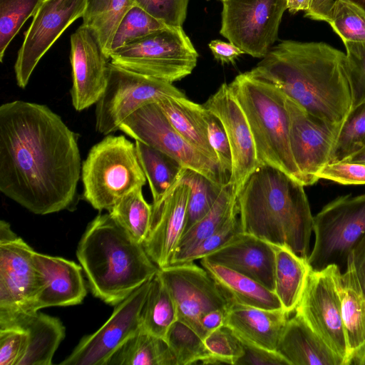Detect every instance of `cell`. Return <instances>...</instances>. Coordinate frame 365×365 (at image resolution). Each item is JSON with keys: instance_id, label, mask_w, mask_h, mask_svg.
I'll return each mask as SVG.
<instances>
[{"instance_id": "cell-1", "label": "cell", "mask_w": 365, "mask_h": 365, "mask_svg": "<svg viewBox=\"0 0 365 365\" xmlns=\"http://www.w3.org/2000/svg\"><path fill=\"white\" fill-rule=\"evenodd\" d=\"M78 135L47 106L16 100L0 106V191L29 211L73 208L81 178Z\"/></svg>"}, {"instance_id": "cell-2", "label": "cell", "mask_w": 365, "mask_h": 365, "mask_svg": "<svg viewBox=\"0 0 365 365\" xmlns=\"http://www.w3.org/2000/svg\"><path fill=\"white\" fill-rule=\"evenodd\" d=\"M250 71L331 124L341 125L352 108L346 53L327 43L283 41Z\"/></svg>"}, {"instance_id": "cell-3", "label": "cell", "mask_w": 365, "mask_h": 365, "mask_svg": "<svg viewBox=\"0 0 365 365\" xmlns=\"http://www.w3.org/2000/svg\"><path fill=\"white\" fill-rule=\"evenodd\" d=\"M304 187L283 171L260 165L237 196L242 232L307 259L314 216Z\"/></svg>"}, {"instance_id": "cell-4", "label": "cell", "mask_w": 365, "mask_h": 365, "mask_svg": "<svg viewBox=\"0 0 365 365\" xmlns=\"http://www.w3.org/2000/svg\"><path fill=\"white\" fill-rule=\"evenodd\" d=\"M76 255L93 294L110 305L123 301L159 270L143 244L109 212L88 224Z\"/></svg>"}, {"instance_id": "cell-5", "label": "cell", "mask_w": 365, "mask_h": 365, "mask_svg": "<svg viewBox=\"0 0 365 365\" xmlns=\"http://www.w3.org/2000/svg\"><path fill=\"white\" fill-rule=\"evenodd\" d=\"M229 85L247 118L260 165L274 167L302 184L290 148L285 94L250 71Z\"/></svg>"}, {"instance_id": "cell-6", "label": "cell", "mask_w": 365, "mask_h": 365, "mask_svg": "<svg viewBox=\"0 0 365 365\" xmlns=\"http://www.w3.org/2000/svg\"><path fill=\"white\" fill-rule=\"evenodd\" d=\"M83 197L94 209L110 212L125 195L146 182L135 144L124 135H108L82 163Z\"/></svg>"}, {"instance_id": "cell-7", "label": "cell", "mask_w": 365, "mask_h": 365, "mask_svg": "<svg viewBox=\"0 0 365 365\" xmlns=\"http://www.w3.org/2000/svg\"><path fill=\"white\" fill-rule=\"evenodd\" d=\"M198 53L182 26H168L110 55L115 66L173 83L190 75Z\"/></svg>"}, {"instance_id": "cell-8", "label": "cell", "mask_w": 365, "mask_h": 365, "mask_svg": "<svg viewBox=\"0 0 365 365\" xmlns=\"http://www.w3.org/2000/svg\"><path fill=\"white\" fill-rule=\"evenodd\" d=\"M165 96L186 97L171 83L110 62L106 89L96 103V130L103 135H110L136 110Z\"/></svg>"}, {"instance_id": "cell-9", "label": "cell", "mask_w": 365, "mask_h": 365, "mask_svg": "<svg viewBox=\"0 0 365 365\" xmlns=\"http://www.w3.org/2000/svg\"><path fill=\"white\" fill-rule=\"evenodd\" d=\"M315 242L307 261L314 270L345 259L365 236V193L338 197L314 217Z\"/></svg>"}, {"instance_id": "cell-10", "label": "cell", "mask_w": 365, "mask_h": 365, "mask_svg": "<svg viewBox=\"0 0 365 365\" xmlns=\"http://www.w3.org/2000/svg\"><path fill=\"white\" fill-rule=\"evenodd\" d=\"M34 252L7 222L1 220L0 327L20 314L31 312L41 289L33 258Z\"/></svg>"}, {"instance_id": "cell-11", "label": "cell", "mask_w": 365, "mask_h": 365, "mask_svg": "<svg viewBox=\"0 0 365 365\" xmlns=\"http://www.w3.org/2000/svg\"><path fill=\"white\" fill-rule=\"evenodd\" d=\"M341 274L336 264L312 269L294 312L343 361V365H347L348 348L339 292Z\"/></svg>"}, {"instance_id": "cell-12", "label": "cell", "mask_w": 365, "mask_h": 365, "mask_svg": "<svg viewBox=\"0 0 365 365\" xmlns=\"http://www.w3.org/2000/svg\"><path fill=\"white\" fill-rule=\"evenodd\" d=\"M119 130L135 140L162 151L183 168L198 172L217 185H222L229 180L218 164L180 135L157 103L136 110L120 124Z\"/></svg>"}, {"instance_id": "cell-13", "label": "cell", "mask_w": 365, "mask_h": 365, "mask_svg": "<svg viewBox=\"0 0 365 365\" xmlns=\"http://www.w3.org/2000/svg\"><path fill=\"white\" fill-rule=\"evenodd\" d=\"M220 33L245 53L264 58L278 38L287 0H223Z\"/></svg>"}, {"instance_id": "cell-14", "label": "cell", "mask_w": 365, "mask_h": 365, "mask_svg": "<svg viewBox=\"0 0 365 365\" xmlns=\"http://www.w3.org/2000/svg\"><path fill=\"white\" fill-rule=\"evenodd\" d=\"M158 274L175 304L178 320L191 327L203 339L202 317L211 310H227L233 303L207 271L194 262L160 268Z\"/></svg>"}, {"instance_id": "cell-15", "label": "cell", "mask_w": 365, "mask_h": 365, "mask_svg": "<svg viewBox=\"0 0 365 365\" xmlns=\"http://www.w3.org/2000/svg\"><path fill=\"white\" fill-rule=\"evenodd\" d=\"M151 279L118 304L106 322L84 336L60 364L108 365L112 356L141 328L140 312Z\"/></svg>"}, {"instance_id": "cell-16", "label": "cell", "mask_w": 365, "mask_h": 365, "mask_svg": "<svg viewBox=\"0 0 365 365\" xmlns=\"http://www.w3.org/2000/svg\"><path fill=\"white\" fill-rule=\"evenodd\" d=\"M87 0H44L24 33L14 63L16 84L25 88L43 55L76 20L82 18Z\"/></svg>"}, {"instance_id": "cell-17", "label": "cell", "mask_w": 365, "mask_h": 365, "mask_svg": "<svg viewBox=\"0 0 365 365\" xmlns=\"http://www.w3.org/2000/svg\"><path fill=\"white\" fill-rule=\"evenodd\" d=\"M289 143L302 184L312 185L317 173L329 162L341 125L331 124L308 113L285 95Z\"/></svg>"}, {"instance_id": "cell-18", "label": "cell", "mask_w": 365, "mask_h": 365, "mask_svg": "<svg viewBox=\"0 0 365 365\" xmlns=\"http://www.w3.org/2000/svg\"><path fill=\"white\" fill-rule=\"evenodd\" d=\"M203 106L220 120L227 136L232 154L228 182L237 197L248 178L260 165L247 118L226 83Z\"/></svg>"}, {"instance_id": "cell-19", "label": "cell", "mask_w": 365, "mask_h": 365, "mask_svg": "<svg viewBox=\"0 0 365 365\" xmlns=\"http://www.w3.org/2000/svg\"><path fill=\"white\" fill-rule=\"evenodd\" d=\"M71 102L77 111L96 104L108 81L110 58L93 33L81 25L71 36Z\"/></svg>"}, {"instance_id": "cell-20", "label": "cell", "mask_w": 365, "mask_h": 365, "mask_svg": "<svg viewBox=\"0 0 365 365\" xmlns=\"http://www.w3.org/2000/svg\"><path fill=\"white\" fill-rule=\"evenodd\" d=\"M190 192L180 180L159 200L153 202L148 235L143 246L159 269L169 266L184 232Z\"/></svg>"}, {"instance_id": "cell-21", "label": "cell", "mask_w": 365, "mask_h": 365, "mask_svg": "<svg viewBox=\"0 0 365 365\" xmlns=\"http://www.w3.org/2000/svg\"><path fill=\"white\" fill-rule=\"evenodd\" d=\"M34 262L40 274L41 289L31 312L49 307L81 304L87 291L81 265L60 257L34 252Z\"/></svg>"}, {"instance_id": "cell-22", "label": "cell", "mask_w": 365, "mask_h": 365, "mask_svg": "<svg viewBox=\"0 0 365 365\" xmlns=\"http://www.w3.org/2000/svg\"><path fill=\"white\" fill-rule=\"evenodd\" d=\"M204 259L246 275L274 291L275 248L259 237L240 232Z\"/></svg>"}, {"instance_id": "cell-23", "label": "cell", "mask_w": 365, "mask_h": 365, "mask_svg": "<svg viewBox=\"0 0 365 365\" xmlns=\"http://www.w3.org/2000/svg\"><path fill=\"white\" fill-rule=\"evenodd\" d=\"M289 315L283 309H266L233 302L227 311L224 325L245 344L276 351Z\"/></svg>"}, {"instance_id": "cell-24", "label": "cell", "mask_w": 365, "mask_h": 365, "mask_svg": "<svg viewBox=\"0 0 365 365\" xmlns=\"http://www.w3.org/2000/svg\"><path fill=\"white\" fill-rule=\"evenodd\" d=\"M339 292L346 340L347 365H365V294L361 287L351 254L341 274Z\"/></svg>"}, {"instance_id": "cell-25", "label": "cell", "mask_w": 365, "mask_h": 365, "mask_svg": "<svg viewBox=\"0 0 365 365\" xmlns=\"http://www.w3.org/2000/svg\"><path fill=\"white\" fill-rule=\"evenodd\" d=\"M19 327L26 333L24 354L17 365H51L65 337L66 329L57 317L36 312L20 314L0 329Z\"/></svg>"}, {"instance_id": "cell-26", "label": "cell", "mask_w": 365, "mask_h": 365, "mask_svg": "<svg viewBox=\"0 0 365 365\" xmlns=\"http://www.w3.org/2000/svg\"><path fill=\"white\" fill-rule=\"evenodd\" d=\"M276 351L289 365H343V361L296 314L287 320Z\"/></svg>"}, {"instance_id": "cell-27", "label": "cell", "mask_w": 365, "mask_h": 365, "mask_svg": "<svg viewBox=\"0 0 365 365\" xmlns=\"http://www.w3.org/2000/svg\"><path fill=\"white\" fill-rule=\"evenodd\" d=\"M156 103L173 127L185 140L219 165L209 142L207 123L208 111L203 105L194 103L186 97L174 96H165Z\"/></svg>"}, {"instance_id": "cell-28", "label": "cell", "mask_w": 365, "mask_h": 365, "mask_svg": "<svg viewBox=\"0 0 365 365\" xmlns=\"http://www.w3.org/2000/svg\"><path fill=\"white\" fill-rule=\"evenodd\" d=\"M200 264L234 303L266 309H282L274 292L257 281L204 258L200 259Z\"/></svg>"}, {"instance_id": "cell-29", "label": "cell", "mask_w": 365, "mask_h": 365, "mask_svg": "<svg viewBox=\"0 0 365 365\" xmlns=\"http://www.w3.org/2000/svg\"><path fill=\"white\" fill-rule=\"evenodd\" d=\"M274 293L282 309L287 314L295 311L312 269L307 259L286 246H274Z\"/></svg>"}, {"instance_id": "cell-30", "label": "cell", "mask_w": 365, "mask_h": 365, "mask_svg": "<svg viewBox=\"0 0 365 365\" xmlns=\"http://www.w3.org/2000/svg\"><path fill=\"white\" fill-rule=\"evenodd\" d=\"M108 365H176L166 341L141 328L110 358Z\"/></svg>"}, {"instance_id": "cell-31", "label": "cell", "mask_w": 365, "mask_h": 365, "mask_svg": "<svg viewBox=\"0 0 365 365\" xmlns=\"http://www.w3.org/2000/svg\"><path fill=\"white\" fill-rule=\"evenodd\" d=\"M141 168L148 181L153 202L162 198L178 182L186 168L162 151L135 140Z\"/></svg>"}, {"instance_id": "cell-32", "label": "cell", "mask_w": 365, "mask_h": 365, "mask_svg": "<svg viewBox=\"0 0 365 365\" xmlns=\"http://www.w3.org/2000/svg\"><path fill=\"white\" fill-rule=\"evenodd\" d=\"M135 0H87L81 25L91 30L110 58L113 38Z\"/></svg>"}, {"instance_id": "cell-33", "label": "cell", "mask_w": 365, "mask_h": 365, "mask_svg": "<svg viewBox=\"0 0 365 365\" xmlns=\"http://www.w3.org/2000/svg\"><path fill=\"white\" fill-rule=\"evenodd\" d=\"M237 214V197L233 193L232 185L227 182L222 186L217 199L208 212L182 235L173 257L210 236Z\"/></svg>"}, {"instance_id": "cell-34", "label": "cell", "mask_w": 365, "mask_h": 365, "mask_svg": "<svg viewBox=\"0 0 365 365\" xmlns=\"http://www.w3.org/2000/svg\"><path fill=\"white\" fill-rule=\"evenodd\" d=\"M177 320L175 304L157 272L150 281L141 309V329L165 339L169 329Z\"/></svg>"}, {"instance_id": "cell-35", "label": "cell", "mask_w": 365, "mask_h": 365, "mask_svg": "<svg viewBox=\"0 0 365 365\" xmlns=\"http://www.w3.org/2000/svg\"><path fill=\"white\" fill-rule=\"evenodd\" d=\"M142 189L137 188L125 195L108 212L141 244L148 235L152 214V205L145 201Z\"/></svg>"}, {"instance_id": "cell-36", "label": "cell", "mask_w": 365, "mask_h": 365, "mask_svg": "<svg viewBox=\"0 0 365 365\" xmlns=\"http://www.w3.org/2000/svg\"><path fill=\"white\" fill-rule=\"evenodd\" d=\"M165 340L175 358L176 365L210 364L213 356L204 339L179 320L172 324Z\"/></svg>"}, {"instance_id": "cell-37", "label": "cell", "mask_w": 365, "mask_h": 365, "mask_svg": "<svg viewBox=\"0 0 365 365\" xmlns=\"http://www.w3.org/2000/svg\"><path fill=\"white\" fill-rule=\"evenodd\" d=\"M180 180L190 188L184 233L208 212L224 184L217 185L201 173L190 169L185 170Z\"/></svg>"}, {"instance_id": "cell-38", "label": "cell", "mask_w": 365, "mask_h": 365, "mask_svg": "<svg viewBox=\"0 0 365 365\" xmlns=\"http://www.w3.org/2000/svg\"><path fill=\"white\" fill-rule=\"evenodd\" d=\"M365 147V102L351 108L341 125L329 163L341 162Z\"/></svg>"}, {"instance_id": "cell-39", "label": "cell", "mask_w": 365, "mask_h": 365, "mask_svg": "<svg viewBox=\"0 0 365 365\" xmlns=\"http://www.w3.org/2000/svg\"><path fill=\"white\" fill-rule=\"evenodd\" d=\"M342 42L365 43V10L350 0H335L327 22Z\"/></svg>"}, {"instance_id": "cell-40", "label": "cell", "mask_w": 365, "mask_h": 365, "mask_svg": "<svg viewBox=\"0 0 365 365\" xmlns=\"http://www.w3.org/2000/svg\"><path fill=\"white\" fill-rule=\"evenodd\" d=\"M44 0H0V61L24 23Z\"/></svg>"}, {"instance_id": "cell-41", "label": "cell", "mask_w": 365, "mask_h": 365, "mask_svg": "<svg viewBox=\"0 0 365 365\" xmlns=\"http://www.w3.org/2000/svg\"><path fill=\"white\" fill-rule=\"evenodd\" d=\"M166 27L168 26L164 23L135 5L128 11L118 26L112 41L110 55L130 43Z\"/></svg>"}, {"instance_id": "cell-42", "label": "cell", "mask_w": 365, "mask_h": 365, "mask_svg": "<svg viewBox=\"0 0 365 365\" xmlns=\"http://www.w3.org/2000/svg\"><path fill=\"white\" fill-rule=\"evenodd\" d=\"M240 232H242V230L238 214H237L230 217L225 225L210 236L187 250L173 256L170 265L201 259L227 244Z\"/></svg>"}, {"instance_id": "cell-43", "label": "cell", "mask_w": 365, "mask_h": 365, "mask_svg": "<svg viewBox=\"0 0 365 365\" xmlns=\"http://www.w3.org/2000/svg\"><path fill=\"white\" fill-rule=\"evenodd\" d=\"M204 342L212 355L222 360L225 364L235 365L244 354L242 342L225 325L207 334Z\"/></svg>"}, {"instance_id": "cell-44", "label": "cell", "mask_w": 365, "mask_h": 365, "mask_svg": "<svg viewBox=\"0 0 365 365\" xmlns=\"http://www.w3.org/2000/svg\"><path fill=\"white\" fill-rule=\"evenodd\" d=\"M352 91L353 107L365 102V43L343 42Z\"/></svg>"}, {"instance_id": "cell-45", "label": "cell", "mask_w": 365, "mask_h": 365, "mask_svg": "<svg viewBox=\"0 0 365 365\" xmlns=\"http://www.w3.org/2000/svg\"><path fill=\"white\" fill-rule=\"evenodd\" d=\"M135 5L168 26H182L188 0H135Z\"/></svg>"}, {"instance_id": "cell-46", "label": "cell", "mask_w": 365, "mask_h": 365, "mask_svg": "<svg viewBox=\"0 0 365 365\" xmlns=\"http://www.w3.org/2000/svg\"><path fill=\"white\" fill-rule=\"evenodd\" d=\"M317 177L342 185H365V165L346 161L328 163Z\"/></svg>"}, {"instance_id": "cell-47", "label": "cell", "mask_w": 365, "mask_h": 365, "mask_svg": "<svg viewBox=\"0 0 365 365\" xmlns=\"http://www.w3.org/2000/svg\"><path fill=\"white\" fill-rule=\"evenodd\" d=\"M26 342V333L21 327L0 329V365H17Z\"/></svg>"}, {"instance_id": "cell-48", "label": "cell", "mask_w": 365, "mask_h": 365, "mask_svg": "<svg viewBox=\"0 0 365 365\" xmlns=\"http://www.w3.org/2000/svg\"><path fill=\"white\" fill-rule=\"evenodd\" d=\"M207 123L210 144L216 154L221 170L230 175L232 154L225 130L220 120L209 111L207 114Z\"/></svg>"}, {"instance_id": "cell-49", "label": "cell", "mask_w": 365, "mask_h": 365, "mask_svg": "<svg viewBox=\"0 0 365 365\" xmlns=\"http://www.w3.org/2000/svg\"><path fill=\"white\" fill-rule=\"evenodd\" d=\"M241 341V340H240ZM244 354L235 365H289L277 351L243 343Z\"/></svg>"}, {"instance_id": "cell-50", "label": "cell", "mask_w": 365, "mask_h": 365, "mask_svg": "<svg viewBox=\"0 0 365 365\" xmlns=\"http://www.w3.org/2000/svg\"><path fill=\"white\" fill-rule=\"evenodd\" d=\"M208 46L214 58L222 63H234L241 54L245 53L234 43L219 39L211 41Z\"/></svg>"}, {"instance_id": "cell-51", "label": "cell", "mask_w": 365, "mask_h": 365, "mask_svg": "<svg viewBox=\"0 0 365 365\" xmlns=\"http://www.w3.org/2000/svg\"><path fill=\"white\" fill-rule=\"evenodd\" d=\"M227 310L217 309L205 313L200 319L204 338L210 333L224 326Z\"/></svg>"}, {"instance_id": "cell-52", "label": "cell", "mask_w": 365, "mask_h": 365, "mask_svg": "<svg viewBox=\"0 0 365 365\" xmlns=\"http://www.w3.org/2000/svg\"><path fill=\"white\" fill-rule=\"evenodd\" d=\"M350 254L358 280L365 294V236L356 244Z\"/></svg>"}, {"instance_id": "cell-53", "label": "cell", "mask_w": 365, "mask_h": 365, "mask_svg": "<svg viewBox=\"0 0 365 365\" xmlns=\"http://www.w3.org/2000/svg\"><path fill=\"white\" fill-rule=\"evenodd\" d=\"M335 0H311L304 16L312 20L327 22Z\"/></svg>"}, {"instance_id": "cell-54", "label": "cell", "mask_w": 365, "mask_h": 365, "mask_svg": "<svg viewBox=\"0 0 365 365\" xmlns=\"http://www.w3.org/2000/svg\"><path fill=\"white\" fill-rule=\"evenodd\" d=\"M311 0H287V9L291 14H296L300 11H306Z\"/></svg>"}, {"instance_id": "cell-55", "label": "cell", "mask_w": 365, "mask_h": 365, "mask_svg": "<svg viewBox=\"0 0 365 365\" xmlns=\"http://www.w3.org/2000/svg\"><path fill=\"white\" fill-rule=\"evenodd\" d=\"M346 162L356 163L365 165V147L353 154L345 160ZM342 162V161H341Z\"/></svg>"}, {"instance_id": "cell-56", "label": "cell", "mask_w": 365, "mask_h": 365, "mask_svg": "<svg viewBox=\"0 0 365 365\" xmlns=\"http://www.w3.org/2000/svg\"><path fill=\"white\" fill-rule=\"evenodd\" d=\"M360 6H361L365 10V0H350Z\"/></svg>"}, {"instance_id": "cell-57", "label": "cell", "mask_w": 365, "mask_h": 365, "mask_svg": "<svg viewBox=\"0 0 365 365\" xmlns=\"http://www.w3.org/2000/svg\"><path fill=\"white\" fill-rule=\"evenodd\" d=\"M219 1H222L223 0H219Z\"/></svg>"}]
</instances>
